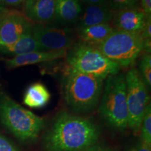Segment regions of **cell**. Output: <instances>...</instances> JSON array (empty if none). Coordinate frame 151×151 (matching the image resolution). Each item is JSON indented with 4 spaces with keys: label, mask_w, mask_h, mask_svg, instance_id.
<instances>
[{
    "label": "cell",
    "mask_w": 151,
    "mask_h": 151,
    "mask_svg": "<svg viewBox=\"0 0 151 151\" xmlns=\"http://www.w3.org/2000/svg\"><path fill=\"white\" fill-rule=\"evenodd\" d=\"M101 129L90 119L62 111L43 138L46 151H86L97 143Z\"/></svg>",
    "instance_id": "obj_1"
},
{
    "label": "cell",
    "mask_w": 151,
    "mask_h": 151,
    "mask_svg": "<svg viewBox=\"0 0 151 151\" xmlns=\"http://www.w3.org/2000/svg\"><path fill=\"white\" fill-rule=\"evenodd\" d=\"M104 84V79L98 76L69 69L62 82L65 102L77 113L91 112L99 103Z\"/></svg>",
    "instance_id": "obj_2"
},
{
    "label": "cell",
    "mask_w": 151,
    "mask_h": 151,
    "mask_svg": "<svg viewBox=\"0 0 151 151\" xmlns=\"http://www.w3.org/2000/svg\"><path fill=\"white\" fill-rule=\"evenodd\" d=\"M0 122L22 143H32L46 126L42 117L27 110L7 96H0Z\"/></svg>",
    "instance_id": "obj_3"
},
{
    "label": "cell",
    "mask_w": 151,
    "mask_h": 151,
    "mask_svg": "<svg viewBox=\"0 0 151 151\" xmlns=\"http://www.w3.org/2000/svg\"><path fill=\"white\" fill-rule=\"evenodd\" d=\"M106 79L99 100V113L109 126L123 131L128 128L125 76L118 73Z\"/></svg>",
    "instance_id": "obj_4"
},
{
    "label": "cell",
    "mask_w": 151,
    "mask_h": 151,
    "mask_svg": "<svg viewBox=\"0 0 151 151\" xmlns=\"http://www.w3.org/2000/svg\"><path fill=\"white\" fill-rule=\"evenodd\" d=\"M66 57L71 70L98 76L104 80L110 76L118 74L120 69L97 47L82 41L73 45Z\"/></svg>",
    "instance_id": "obj_5"
},
{
    "label": "cell",
    "mask_w": 151,
    "mask_h": 151,
    "mask_svg": "<svg viewBox=\"0 0 151 151\" xmlns=\"http://www.w3.org/2000/svg\"><path fill=\"white\" fill-rule=\"evenodd\" d=\"M97 48L120 68L133 65L144 48L140 34L115 29Z\"/></svg>",
    "instance_id": "obj_6"
},
{
    "label": "cell",
    "mask_w": 151,
    "mask_h": 151,
    "mask_svg": "<svg viewBox=\"0 0 151 151\" xmlns=\"http://www.w3.org/2000/svg\"><path fill=\"white\" fill-rule=\"evenodd\" d=\"M128 128L139 133L141 121L149 104L148 87L141 78L138 69L133 68L125 76Z\"/></svg>",
    "instance_id": "obj_7"
},
{
    "label": "cell",
    "mask_w": 151,
    "mask_h": 151,
    "mask_svg": "<svg viewBox=\"0 0 151 151\" xmlns=\"http://www.w3.org/2000/svg\"><path fill=\"white\" fill-rule=\"evenodd\" d=\"M32 24L22 13L6 9L0 16V51L16 43Z\"/></svg>",
    "instance_id": "obj_8"
},
{
    "label": "cell",
    "mask_w": 151,
    "mask_h": 151,
    "mask_svg": "<svg viewBox=\"0 0 151 151\" xmlns=\"http://www.w3.org/2000/svg\"><path fill=\"white\" fill-rule=\"evenodd\" d=\"M32 31L34 37L44 51L67 50L73 43V36L68 29L33 23Z\"/></svg>",
    "instance_id": "obj_9"
},
{
    "label": "cell",
    "mask_w": 151,
    "mask_h": 151,
    "mask_svg": "<svg viewBox=\"0 0 151 151\" xmlns=\"http://www.w3.org/2000/svg\"><path fill=\"white\" fill-rule=\"evenodd\" d=\"M148 17L139 6L115 11L113 20L116 29L141 34Z\"/></svg>",
    "instance_id": "obj_10"
},
{
    "label": "cell",
    "mask_w": 151,
    "mask_h": 151,
    "mask_svg": "<svg viewBox=\"0 0 151 151\" xmlns=\"http://www.w3.org/2000/svg\"><path fill=\"white\" fill-rule=\"evenodd\" d=\"M57 0H25L22 14L34 24H47L55 19Z\"/></svg>",
    "instance_id": "obj_11"
},
{
    "label": "cell",
    "mask_w": 151,
    "mask_h": 151,
    "mask_svg": "<svg viewBox=\"0 0 151 151\" xmlns=\"http://www.w3.org/2000/svg\"><path fill=\"white\" fill-rule=\"evenodd\" d=\"M67 55V50H39L29 52L20 55L14 56V58L6 61L7 67L10 69L32 65L35 64L54 61L65 58Z\"/></svg>",
    "instance_id": "obj_12"
},
{
    "label": "cell",
    "mask_w": 151,
    "mask_h": 151,
    "mask_svg": "<svg viewBox=\"0 0 151 151\" xmlns=\"http://www.w3.org/2000/svg\"><path fill=\"white\" fill-rule=\"evenodd\" d=\"M114 14L115 11L108 4L88 5L77 21L78 29L97 24H109L113 20Z\"/></svg>",
    "instance_id": "obj_13"
},
{
    "label": "cell",
    "mask_w": 151,
    "mask_h": 151,
    "mask_svg": "<svg viewBox=\"0 0 151 151\" xmlns=\"http://www.w3.org/2000/svg\"><path fill=\"white\" fill-rule=\"evenodd\" d=\"M82 11L80 0H57L54 20L62 24L75 23Z\"/></svg>",
    "instance_id": "obj_14"
},
{
    "label": "cell",
    "mask_w": 151,
    "mask_h": 151,
    "mask_svg": "<svg viewBox=\"0 0 151 151\" xmlns=\"http://www.w3.org/2000/svg\"><path fill=\"white\" fill-rule=\"evenodd\" d=\"M32 25L28 28L20 36V37L19 38L16 43H14L10 46L7 47V48L2 49L0 52L5 54L17 56L32 52L42 50V49L33 36L32 31Z\"/></svg>",
    "instance_id": "obj_15"
},
{
    "label": "cell",
    "mask_w": 151,
    "mask_h": 151,
    "mask_svg": "<svg viewBox=\"0 0 151 151\" xmlns=\"http://www.w3.org/2000/svg\"><path fill=\"white\" fill-rule=\"evenodd\" d=\"M114 28L109 24H101L80 29L78 31L81 41L97 47L113 32Z\"/></svg>",
    "instance_id": "obj_16"
},
{
    "label": "cell",
    "mask_w": 151,
    "mask_h": 151,
    "mask_svg": "<svg viewBox=\"0 0 151 151\" xmlns=\"http://www.w3.org/2000/svg\"><path fill=\"white\" fill-rule=\"evenodd\" d=\"M50 99V93L41 83L31 85L24 94L23 102L30 108L39 109L47 105Z\"/></svg>",
    "instance_id": "obj_17"
},
{
    "label": "cell",
    "mask_w": 151,
    "mask_h": 151,
    "mask_svg": "<svg viewBox=\"0 0 151 151\" xmlns=\"http://www.w3.org/2000/svg\"><path fill=\"white\" fill-rule=\"evenodd\" d=\"M141 141L151 146V106H147L140 126Z\"/></svg>",
    "instance_id": "obj_18"
},
{
    "label": "cell",
    "mask_w": 151,
    "mask_h": 151,
    "mask_svg": "<svg viewBox=\"0 0 151 151\" xmlns=\"http://www.w3.org/2000/svg\"><path fill=\"white\" fill-rule=\"evenodd\" d=\"M140 73L141 78L144 81V83L148 87V88L150 89L151 87V55L150 53H146L143 57L141 60L140 65Z\"/></svg>",
    "instance_id": "obj_19"
},
{
    "label": "cell",
    "mask_w": 151,
    "mask_h": 151,
    "mask_svg": "<svg viewBox=\"0 0 151 151\" xmlns=\"http://www.w3.org/2000/svg\"><path fill=\"white\" fill-rule=\"evenodd\" d=\"M107 4L114 11L139 6V0H107Z\"/></svg>",
    "instance_id": "obj_20"
},
{
    "label": "cell",
    "mask_w": 151,
    "mask_h": 151,
    "mask_svg": "<svg viewBox=\"0 0 151 151\" xmlns=\"http://www.w3.org/2000/svg\"><path fill=\"white\" fill-rule=\"evenodd\" d=\"M0 151H21L8 138L0 133Z\"/></svg>",
    "instance_id": "obj_21"
},
{
    "label": "cell",
    "mask_w": 151,
    "mask_h": 151,
    "mask_svg": "<svg viewBox=\"0 0 151 151\" xmlns=\"http://www.w3.org/2000/svg\"><path fill=\"white\" fill-rule=\"evenodd\" d=\"M127 151H151V146L140 141L132 146Z\"/></svg>",
    "instance_id": "obj_22"
},
{
    "label": "cell",
    "mask_w": 151,
    "mask_h": 151,
    "mask_svg": "<svg viewBox=\"0 0 151 151\" xmlns=\"http://www.w3.org/2000/svg\"><path fill=\"white\" fill-rule=\"evenodd\" d=\"M141 9L147 17H151V0H139Z\"/></svg>",
    "instance_id": "obj_23"
},
{
    "label": "cell",
    "mask_w": 151,
    "mask_h": 151,
    "mask_svg": "<svg viewBox=\"0 0 151 151\" xmlns=\"http://www.w3.org/2000/svg\"><path fill=\"white\" fill-rule=\"evenodd\" d=\"M86 151H117L114 148L111 147L105 146L104 144H98L96 143L94 146H92L86 150Z\"/></svg>",
    "instance_id": "obj_24"
},
{
    "label": "cell",
    "mask_w": 151,
    "mask_h": 151,
    "mask_svg": "<svg viewBox=\"0 0 151 151\" xmlns=\"http://www.w3.org/2000/svg\"><path fill=\"white\" fill-rule=\"evenodd\" d=\"M88 5L107 4V0H81Z\"/></svg>",
    "instance_id": "obj_25"
},
{
    "label": "cell",
    "mask_w": 151,
    "mask_h": 151,
    "mask_svg": "<svg viewBox=\"0 0 151 151\" xmlns=\"http://www.w3.org/2000/svg\"><path fill=\"white\" fill-rule=\"evenodd\" d=\"M1 2L4 4H6L9 6H18L23 2L25 0H1Z\"/></svg>",
    "instance_id": "obj_26"
},
{
    "label": "cell",
    "mask_w": 151,
    "mask_h": 151,
    "mask_svg": "<svg viewBox=\"0 0 151 151\" xmlns=\"http://www.w3.org/2000/svg\"><path fill=\"white\" fill-rule=\"evenodd\" d=\"M6 9L5 8L4 4L1 2V0H0V16H1V14H2L3 13L6 11Z\"/></svg>",
    "instance_id": "obj_27"
}]
</instances>
